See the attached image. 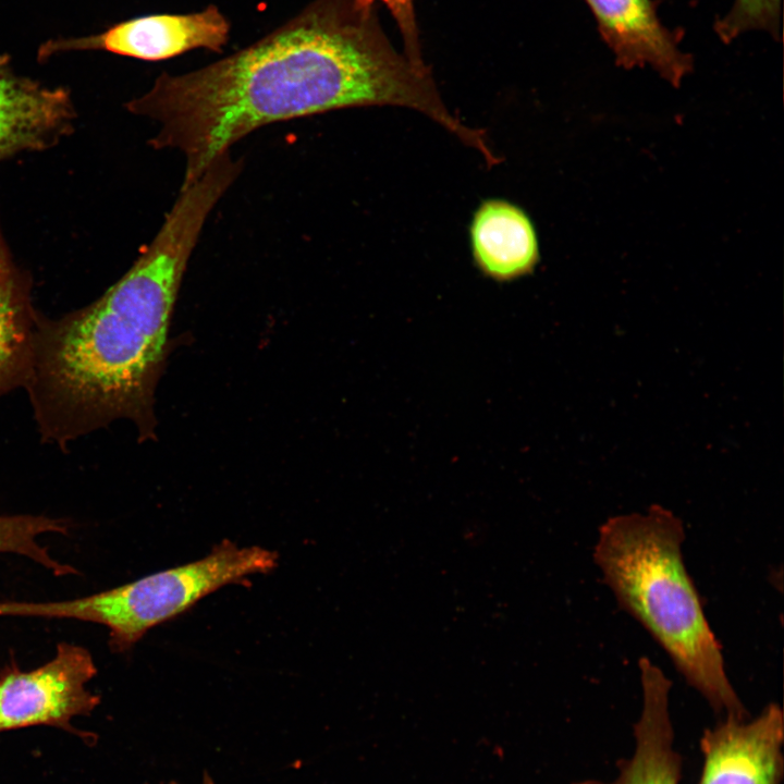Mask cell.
<instances>
[{
  "label": "cell",
  "mask_w": 784,
  "mask_h": 784,
  "mask_svg": "<svg viewBox=\"0 0 784 784\" xmlns=\"http://www.w3.org/2000/svg\"><path fill=\"white\" fill-rule=\"evenodd\" d=\"M783 713L771 703L750 721L725 716L701 738L699 784H780Z\"/></svg>",
  "instance_id": "52a82bcc"
},
{
  "label": "cell",
  "mask_w": 784,
  "mask_h": 784,
  "mask_svg": "<svg viewBox=\"0 0 784 784\" xmlns=\"http://www.w3.org/2000/svg\"><path fill=\"white\" fill-rule=\"evenodd\" d=\"M383 3L395 20L404 45V54L416 65L427 66L421 57L420 36L414 0H355L358 8L370 10Z\"/></svg>",
  "instance_id": "9a60e30c"
},
{
  "label": "cell",
  "mask_w": 784,
  "mask_h": 784,
  "mask_svg": "<svg viewBox=\"0 0 784 784\" xmlns=\"http://www.w3.org/2000/svg\"><path fill=\"white\" fill-rule=\"evenodd\" d=\"M230 23L221 11L209 5L188 14H151L113 25L101 34L46 42L39 56L46 58L69 50H105L145 61H161L196 48L221 51L226 45Z\"/></svg>",
  "instance_id": "8992f818"
},
{
  "label": "cell",
  "mask_w": 784,
  "mask_h": 784,
  "mask_svg": "<svg viewBox=\"0 0 784 784\" xmlns=\"http://www.w3.org/2000/svg\"><path fill=\"white\" fill-rule=\"evenodd\" d=\"M618 65H649L675 87L691 60L662 25L650 0H585Z\"/></svg>",
  "instance_id": "ba28073f"
},
{
  "label": "cell",
  "mask_w": 784,
  "mask_h": 784,
  "mask_svg": "<svg viewBox=\"0 0 784 784\" xmlns=\"http://www.w3.org/2000/svg\"><path fill=\"white\" fill-rule=\"evenodd\" d=\"M685 529L670 510L610 517L592 559L618 607L664 650L684 679L718 712L746 718L683 556Z\"/></svg>",
  "instance_id": "3957f363"
},
{
  "label": "cell",
  "mask_w": 784,
  "mask_h": 784,
  "mask_svg": "<svg viewBox=\"0 0 784 784\" xmlns=\"http://www.w3.org/2000/svg\"><path fill=\"white\" fill-rule=\"evenodd\" d=\"M36 316L0 237V396L28 379Z\"/></svg>",
  "instance_id": "7c38bea8"
},
{
  "label": "cell",
  "mask_w": 784,
  "mask_h": 784,
  "mask_svg": "<svg viewBox=\"0 0 784 784\" xmlns=\"http://www.w3.org/2000/svg\"><path fill=\"white\" fill-rule=\"evenodd\" d=\"M70 524L62 518L33 514H0V553L29 559L54 576L78 574L71 564L57 560L40 542L44 535H68Z\"/></svg>",
  "instance_id": "4fadbf2b"
},
{
  "label": "cell",
  "mask_w": 784,
  "mask_h": 784,
  "mask_svg": "<svg viewBox=\"0 0 784 784\" xmlns=\"http://www.w3.org/2000/svg\"><path fill=\"white\" fill-rule=\"evenodd\" d=\"M782 0H735L731 10L715 24L716 34L728 42L740 34L761 29L776 36Z\"/></svg>",
  "instance_id": "5bb4252c"
},
{
  "label": "cell",
  "mask_w": 784,
  "mask_h": 784,
  "mask_svg": "<svg viewBox=\"0 0 784 784\" xmlns=\"http://www.w3.org/2000/svg\"><path fill=\"white\" fill-rule=\"evenodd\" d=\"M170 784H181V783H179L176 781H172ZM199 784H216V782L210 773L204 772Z\"/></svg>",
  "instance_id": "2e32d148"
},
{
  "label": "cell",
  "mask_w": 784,
  "mask_h": 784,
  "mask_svg": "<svg viewBox=\"0 0 784 784\" xmlns=\"http://www.w3.org/2000/svg\"><path fill=\"white\" fill-rule=\"evenodd\" d=\"M97 674L90 651L61 641L53 657L38 667L8 666L0 672V732L47 725L70 728L77 716L90 714L99 696L88 684Z\"/></svg>",
  "instance_id": "5b68a950"
},
{
  "label": "cell",
  "mask_w": 784,
  "mask_h": 784,
  "mask_svg": "<svg viewBox=\"0 0 784 784\" xmlns=\"http://www.w3.org/2000/svg\"><path fill=\"white\" fill-rule=\"evenodd\" d=\"M396 106L424 113L460 139L469 134L440 98L427 66L400 53L376 10L315 0L255 44L181 75L162 73L132 112L160 123L155 148L186 162L182 184L256 128L331 110Z\"/></svg>",
  "instance_id": "6da1fadb"
},
{
  "label": "cell",
  "mask_w": 784,
  "mask_h": 784,
  "mask_svg": "<svg viewBox=\"0 0 784 784\" xmlns=\"http://www.w3.org/2000/svg\"><path fill=\"white\" fill-rule=\"evenodd\" d=\"M71 115L63 89L39 86L0 66V159L49 145L68 128Z\"/></svg>",
  "instance_id": "8fae6325"
},
{
  "label": "cell",
  "mask_w": 784,
  "mask_h": 784,
  "mask_svg": "<svg viewBox=\"0 0 784 784\" xmlns=\"http://www.w3.org/2000/svg\"><path fill=\"white\" fill-rule=\"evenodd\" d=\"M277 554L224 541L201 560L109 589V646L131 649L151 627L186 611L212 591L275 567Z\"/></svg>",
  "instance_id": "277c9868"
},
{
  "label": "cell",
  "mask_w": 784,
  "mask_h": 784,
  "mask_svg": "<svg viewBox=\"0 0 784 784\" xmlns=\"http://www.w3.org/2000/svg\"><path fill=\"white\" fill-rule=\"evenodd\" d=\"M209 215L179 196L132 268L99 299L59 319L37 314L25 388L42 439L64 446L118 418L148 429L170 317Z\"/></svg>",
  "instance_id": "7a4b0ae2"
},
{
  "label": "cell",
  "mask_w": 784,
  "mask_h": 784,
  "mask_svg": "<svg viewBox=\"0 0 784 784\" xmlns=\"http://www.w3.org/2000/svg\"><path fill=\"white\" fill-rule=\"evenodd\" d=\"M469 235L475 264L492 280L506 282L527 275L540 259L532 221L510 201H483L474 213Z\"/></svg>",
  "instance_id": "30bf717a"
},
{
  "label": "cell",
  "mask_w": 784,
  "mask_h": 784,
  "mask_svg": "<svg viewBox=\"0 0 784 784\" xmlns=\"http://www.w3.org/2000/svg\"><path fill=\"white\" fill-rule=\"evenodd\" d=\"M642 708L635 725L633 756L623 761L611 782L584 781L578 784H678L681 758L674 749L669 711L671 682L647 657L639 662Z\"/></svg>",
  "instance_id": "9c48e42d"
}]
</instances>
